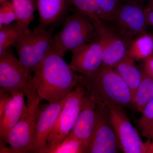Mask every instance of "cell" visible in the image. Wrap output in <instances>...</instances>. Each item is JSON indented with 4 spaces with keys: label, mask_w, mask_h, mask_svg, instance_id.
Returning a JSON list of instances; mask_svg holds the SVG:
<instances>
[{
    "label": "cell",
    "mask_w": 153,
    "mask_h": 153,
    "mask_svg": "<svg viewBox=\"0 0 153 153\" xmlns=\"http://www.w3.org/2000/svg\"><path fill=\"white\" fill-rule=\"evenodd\" d=\"M82 75L76 74L63 57L51 50L32 76V82L40 101L54 103L66 97L82 83Z\"/></svg>",
    "instance_id": "1"
},
{
    "label": "cell",
    "mask_w": 153,
    "mask_h": 153,
    "mask_svg": "<svg viewBox=\"0 0 153 153\" xmlns=\"http://www.w3.org/2000/svg\"><path fill=\"white\" fill-rule=\"evenodd\" d=\"M82 76V84L86 91L105 104L121 107L132 105L129 88L113 67L102 63L93 74Z\"/></svg>",
    "instance_id": "2"
},
{
    "label": "cell",
    "mask_w": 153,
    "mask_h": 153,
    "mask_svg": "<svg viewBox=\"0 0 153 153\" xmlns=\"http://www.w3.org/2000/svg\"><path fill=\"white\" fill-rule=\"evenodd\" d=\"M98 41L95 27L88 16L76 9L53 36L52 50L63 57L69 51Z\"/></svg>",
    "instance_id": "3"
},
{
    "label": "cell",
    "mask_w": 153,
    "mask_h": 153,
    "mask_svg": "<svg viewBox=\"0 0 153 153\" xmlns=\"http://www.w3.org/2000/svg\"><path fill=\"white\" fill-rule=\"evenodd\" d=\"M32 74L26 72L10 48L0 54V86L11 94L22 93L27 105L40 103V99L32 82Z\"/></svg>",
    "instance_id": "4"
},
{
    "label": "cell",
    "mask_w": 153,
    "mask_h": 153,
    "mask_svg": "<svg viewBox=\"0 0 153 153\" xmlns=\"http://www.w3.org/2000/svg\"><path fill=\"white\" fill-rule=\"evenodd\" d=\"M56 27H37L30 30L13 45L19 60L27 74H32L52 50L53 34Z\"/></svg>",
    "instance_id": "5"
},
{
    "label": "cell",
    "mask_w": 153,
    "mask_h": 153,
    "mask_svg": "<svg viewBox=\"0 0 153 153\" xmlns=\"http://www.w3.org/2000/svg\"><path fill=\"white\" fill-rule=\"evenodd\" d=\"M86 90L82 83L67 95L65 103L47 143V153H51L68 135L76 123Z\"/></svg>",
    "instance_id": "6"
},
{
    "label": "cell",
    "mask_w": 153,
    "mask_h": 153,
    "mask_svg": "<svg viewBox=\"0 0 153 153\" xmlns=\"http://www.w3.org/2000/svg\"><path fill=\"white\" fill-rule=\"evenodd\" d=\"M28 109L21 120L10 130L2 140L10 145L1 146V153H35L34 146L37 114L40 104L27 105Z\"/></svg>",
    "instance_id": "7"
},
{
    "label": "cell",
    "mask_w": 153,
    "mask_h": 153,
    "mask_svg": "<svg viewBox=\"0 0 153 153\" xmlns=\"http://www.w3.org/2000/svg\"><path fill=\"white\" fill-rule=\"evenodd\" d=\"M120 148L125 153H148L152 143L143 142L123 107L105 105Z\"/></svg>",
    "instance_id": "8"
},
{
    "label": "cell",
    "mask_w": 153,
    "mask_h": 153,
    "mask_svg": "<svg viewBox=\"0 0 153 153\" xmlns=\"http://www.w3.org/2000/svg\"><path fill=\"white\" fill-rule=\"evenodd\" d=\"M118 147L108 108L103 102L97 100L95 123L85 153H116Z\"/></svg>",
    "instance_id": "9"
},
{
    "label": "cell",
    "mask_w": 153,
    "mask_h": 153,
    "mask_svg": "<svg viewBox=\"0 0 153 153\" xmlns=\"http://www.w3.org/2000/svg\"><path fill=\"white\" fill-rule=\"evenodd\" d=\"M142 3L128 2L123 4L113 22L121 36L130 38L146 33L148 23L146 10Z\"/></svg>",
    "instance_id": "10"
},
{
    "label": "cell",
    "mask_w": 153,
    "mask_h": 153,
    "mask_svg": "<svg viewBox=\"0 0 153 153\" xmlns=\"http://www.w3.org/2000/svg\"><path fill=\"white\" fill-rule=\"evenodd\" d=\"M94 25L102 51V63L113 67L125 57L128 47L120 36L97 17L90 18Z\"/></svg>",
    "instance_id": "11"
},
{
    "label": "cell",
    "mask_w": 153,
    "mask_h": 153,
    "mask_svg": "<svg viewBox=\"0 0 153 153\" xmlns=\"http://www.w3.org/2000/svg\"><path fill=\"white\" fill-rule=\"evenodd\" d=\"M67 96L60 101L49 103L39 107L34 133L35 153H47L49 136L55 127Z\"/></svg>",
    "instance_id": "12"
},
{
    "label": "cell",
    "mask_w": 153,
    "mask_h": 153,
    "mask_svg": "<svg viewBox=\"0 0 153 153\" xmlns=\"http://www.w3.org/2000/svg\"><path fill=\"white\" fill-rule=\"evenodd\" d=\"M71 52L69 66L74 71L82 75H91L102 65V51L98 41L82 45Z\"/></svg>",
    "instance_id": "13"
},
{
    "label": "cell",
    "mask_w": 153,
    "mask_h": 153,
    "mask_svg": "<svg viewBox=\"0 0 153 153\" xmlns=\"http://www.w3.org/2000/svg\"><path fill=\"white\" fill-rule=\"evenodd\" d=\"M39 16V27H57L68 16L73 5L72 0H35Z\"/></svg>",
    "instance_id": "14"
},
{
    "label": "cell",
    "mask_w": 153,
    "mask_h": 153,
    "mask_svg": "<svg viewBox=\"0 0 153 153\" xmlns=\"http://www.w3.org/2000/svg\"><path fill=\"white\" fill-rule=\"evenodd\" d=\"M97 106V99L95 96L86 91L78 118L69 133L82 142L85 146V152L95 123Z\"/></svg>",
    "instance_id": "15"
},
{
    "label": "cell",
    "mask_w": 153,
    "mask_h": 153,
    "mask_svg": "<svg viewBox=\"0 0 153 153\" xmlns=\"http://www.w3.org/2000/svg\"><path fill=\"white\" fill-rule=\"evenodd\" d=\"M25 95L22 93L12 94L4 111L0 115V137L4 139L11 128L23 117L28 109L25 104Z\"/></svg>",
    "instance_id": "16"
},
{
    "label": "cell",
    "mask_w": 153,
    "mask_h": 153,
    "mask_svg": "<svg viewBox=\"0 0 153 153\" xmlns=\"http://www.w3.org/2000/svg\"><path fill=\"white\" fill-rule=\"evenodd\" d=\"M135 61L126 55L113 67L129 88L132 95L133 100L139 86L142 76V73H141L135 66Z\"/></svg>",
    "instance_id": "17"
},
{
    "label": "cell",
    "mask_w": 153,
    "mask_h": 153,
    "mask_svg": "<svg viewBox=\"0 0 153 153\" xmlns=\"http://www.w3.org/2000/svg\"><path fill=\"white\" fill-rule=\"evenodd\" d=\"M30 30L18 21L0 27V54L24 38Z\"/></svg>",
    "instance_id": "18"
},
{
    "label": "cell",
    "mask_w": 153,
    "mask_h": 153,
    "mask_svg": "<svg viewBox=\"0 0 153 153\" xmlns=\"http://www.w3.org/2000/svg\"><path fill=\"white\" fill-rule=\"evenodd\" d=\"M126 55L137 61L153 55V36L146 33L137 37L128 45Z\"/></svg>",
    "instance_id": "19"
},
{
    "label": "cell",
    "mask_w": 153,
    "mask_h": 153,
    "mask_svg": "<svg viewBox=\"0 0 153 153\" xmlns=\"http://www.w3.org/2000/svg\"><path fill=\"white\" fill-rule=\"evenodd\" d=\"M153 100V79L144 72L142 73L141 80L133 100L132 105L142 113L145 108Z\"/></svg>",
    "instance_id": "20"
},
{
    "label": "cell",
    "mask_w": 153,
    "mask_h": 153,
    "mask_svg": "<svg viewBox=\"0 0 153 153\" xmlns=\"http://www.w3.org/2000/svg\"><path fill=\"white\" fill-rule=\"evenodd\" d=\"M18 22L29 27L36 10L35 0H12Z\"/></svg>",
    "instance_id": "21"
},
{
    "label": "cell",
    "mask_w": 153,
    "mask_h": 153,
    "mask_svg": "<svg viewBox=\"0 0 153 153\" xmlns=\"http://www.w3.org/2000/svg\"><path fill=\"white\" fill-rule=\"evenodd\" d=\"M85 150L82 142L69 134L51 153H85Z\"/></svg>",
    "instance_id": "22"
},
{
    "label": "cell",
    "mask_w": 153,
    "mask_h": 153,
    "mask_svg": "<svg viewBox=\"0 0 153 153\" xmlns=\"http://www.w3.org/2000/svg\"><path fill=\"white\" fill-rule=\"evenodd\" d=\"M100 11V19L111 22L122 6L121 0H96Z\"/></svg>",
    "instance_id": "23"
},
{
    "label": "cell",
    "mask_w": 153,
    "mask_h": 153,
    "mask_svg": "<svg viewBox=\"0 0 153 153\" xmlns=\"http://www.w3.org/2000/svg\"><path fill=\"white\" fill-rule=\"evenodd\" d=\"M73 5L77 10L89 18L97 17L100 19V11L96 0H72Z\"/></svg>",
    "instance_id": "24"
},
{
    "label": "cell",
    "mask_w": 153,
    "mask_h": 153,
    "mask_svg": "<svg viewBox=\"0 0 153 153\" xmlns=\"http://www.w3.org/2000/svg\"><path fill=\"white\" fill-rule=\"evenodd\" d=\"M18 20L16 13L12 1H9L1 5L0 27L10 25Z\"/></svg>",
    "instance_id": "25"
},
{
    "label": "cell",
    "mask_w": 153,
    "mask_h": 153,
    "mask_svg": "<svg viewBox=\"0 0 153 153\" xmlns=\"http://www.w3.org/2000/svg\"><path fill=\"white\" fill-rule=\"evenodd\" d=\"M12 95L10 92L2 88L0 90V115L1 114L7 104L12 98Z\"/></svg>",
    "instance_id": "26"
},
{
    "label": "cell",
    "mask_w": 153,
    "mask_h": 153,
    "mask_svg": "<svg viewBox=\"0 0 153 153\" xmlns=\"http://www.w3.org/2000/svg\"><path fill=\"white\" fill-rule=\"evenodd\" d=\"M143 135L148 139H153V118L143 128Z\"/></svg>",
    "instance_id": "27"
},
{
    "label": "cell",
    "mask_w": 153,
    "mask_h": 153,
    "mask_svg": "<svg viewBox=\"0 0 153 153\" xmlns=\"http://www.w3.org/2000/svg\"><path fill=\"white\" fill-rule=\"evenodd\" d=\"M144 72L153 79V55L146 59Z\"/></svg>",
    "instance_id": "28"
},
{
    "label": "cell",
    "mask_w": 153,
    "mask_h": 153,
    "mask_svg": "<svg viewBox=\"0 0 153 153\" xmlns=\"http://www.w3.org/2000/svg\"><path fill=\"white\" fill-rule=\"evenodd\" d=\"M146 10L149 25H150L153 28V10L147 7L146 8Z\"/></svg>",
    "instance_id": "29"
},
{
    "label": "cell",
    "mask_w": 153,
    "mask_h": 153,
    "mask_svg": "<svg viewBox=\"0 0 153 153\" xmlns=\"http://www.w3.org/2000/svg\"><path fill=\"white\" fill-rule=\"evenodd\" d=\"M123 2L126 3L128 2H136L142 3L145 0H121Z\"/></svg>",
    "instance_id": "30"
},
{
    "label": "cell",
    "mask_w": 153,
    "mask_h": 153,
    "mask_svg": "<svg viewBox=\"0 0 153 153\" xmlns=\"http://www.w3.org/2000/svg\"><path fill=\"white\" fill-rule=\"evenodd\" d=\"M147 7L153 10V0H149L148 7Z\"/></svg>",
    "instance_id": "31"
},
{
    "label": "cell",
    "mask_w": 153,
    "mask_h": 153,
    "mask_svg": "<svg viewBox=\"0 0 153 153\" xmlns=\"http://www.w3.org/2000/svg\"><path fill=\"white\" fill-rule=\"evenodd\" d=\"M9 1V0H0V4L1 5L3 3Z\"/></svg>",
    "instance_id": "32"
},
{
    "label": "cell",
    "mask_w": 153,
    "mask_h": 153,
    "mask_svg": "<svg viewBox=\"0 0 153 153\" xmlns=\"http://www.w3.org/2000/svg\"><path fill=\"white\" fill-rule=\"evenodd\" d=\"M148 153H153V149H152L150 150L148 152Z\"/></svg>",
    "instance_id": "33"
}]
</instances>
